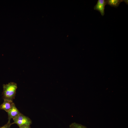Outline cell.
Returning a JSON list of instances; mask_svg holds the SVG:
<instances>
[{"label": "cell", "mask_w": 128, "mask_h": 128, "mask_svg": "<svg viewBox=\"0 0 128 128\" xmlns=\"http://www.w3.org/2000/svg\"><path fill=\"white\" fill-rule=\"evenodd\" d=\"M17 88V84L10 82L3 85V97L4 100L13 101L14 98Z\"/></svg>", "instance_id": "cell-1"}, {"label": "cell", "mask_w": 128, "mask_h": 128, "mask_svg": "<svg viewBox=\"0 0 128 128\" xmlns=\"http://www.w3.org/2000/svg\"><path fill=\"white\" fill-rule=\"evenodd\" d=\"M13 119L14 122L12 124H16L19 127L24 125H30L32 123L31 120L29 118L21 113Z\"/></svg>", "instance_id": "cell-2"}, {"label": "cell", "mask_w": 128, "mask_h": 128, "mask_svg": "<svg viewBox=\"0 0 128 128\" xmlns=\"http://www.w3.org/2000/svg\"><path fill=\"white\" fill-rule=\"evenodd\" d=\"M106 5V0H98L94 7V9L98 11L103 16L105 14V7Z\"/></svg>", "instance_id": "cell-3"}, {"label": "cell", "mask_w": 128, "mask_h": 128, "mask_svg": "<svg viewBox=\"0 0 128 128\" xmlns=\"http://www.w3.org/2000/svg\"><path fill=\"white\" fill-rule=\"evenodd\" d=\"M7 113L8 115V122H10L11 119L17 116L20 113L14 104L11 109Z\"/></svg>", "instance_id": "cell-4"}, {"label": "cell", "mask_w": 128, "mask_h": 128, "mask_svg": "<svg viewBox=\"0 0 128 128\" xmlns=\"http://www.w3.org/2000/svg\"><path fill=\"white\" fill-rule=\"evenodd\" d=\"M14 104L13 101L4 100L3 103L0 105V109L7 112L11 109Z\"/></svg>", "instance_id": "cell-5"}, {"label": "cell", "mask_w": 128, "mask_h": 128, "mask_svg": "<svg viewBox=\"0 0 128 128\" xmlns=\"http://www.w3.org/2000/svg\"><path fill=\"white\" fill-rule=\"evenodd\" d=\"M124 1L126 3V2L127 0H106V5H108L112 7L117 8L119 5L120 3Z\"/></svg>", "instance_id": "cell-6"}, {"label": "cell", "mask_w": 128, "mask_h": 128, "mask_svg": "<svg viewBox=\"0 0 128 128\" xmlns=\"http://www.w3.org/2000/svg\"><path fill=\"white\" fill-rule=\"evenodd\" d=\"M69 128H87L86 126L82 124L74 122L69 125Z\"/></svg>", "instance_id": "cell-7"}, {"label": "cell", "mask_w": 128, "mask_h": 128, "mask_svg": "<svg viewBox=\"0 0 128 128\" xmlns=\"http://www.w3.org/2000/svg\"><path fill=\"white\" fill-rule=\"evenodd\" d=\"M12 124L10 122H8L5 124L2 127H0V128H10L11 125Z\"/></svg>", "instance_id": "cell-8"}, {"label": "cell", "mask_w": 128, "mask_h": 128, "mask_svg": "<svg viewBox=\"0 0 128 128\" xmlns=\"http://www.w3.org/2000/svg\"><path fill=\"white\" fill-rule=\"evenodd\" d=\"M30 125H24L20 127L19 128H31Z\"/></svg>", "instance_id": "cell-9"}]
</instances>
